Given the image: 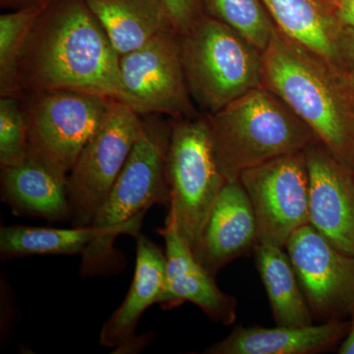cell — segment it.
Wrapping results in <instances>:
<instances>
[{
  "instance_id": "obj_1",
  "label": "cell",
  "mask_w": 354,
  "mask_h": 354,
  "mask_svg": "<svg viewBox=\"0 0 354 354\" xmlns=\"http://www.w3.org/2000/svg\"><path fill=\"white\" fill-rule=\"evenodd\" d=\"M23 97L76 91L118 100L120 55L86 0H53L28 35L18 62Z\"/></svg>"
},
{
  "instance_id": "obj_2",
  "label": "cell",
  "mask_w": 354,
  "mask_h": 354,
  "mask_svg": "<svg viewBox=\"0 0 354 354\" xmlns=\"http://www.w3.org/2000/svg\"><path fill=\"white\" fill-rule=\"evenodd\" d=\"M262 85L342 164L354 171V111L346 73L274 28L262 53Z\"/></svg>"
},
{
  "instance_id": "obj_3",
  "label": "cell",
  "mask_w": 354,
  "mask_h": 354,
  "mask_svg": "<svg viewBox=\"0 0 354 354\" xmlns=\"http://www.w3.org/2000/svg\"><path fill=\"white\" fill-rule=\"evenodd\" d=\"M171 121L144 116L143 129L91 227L99 232L82 253L83 276H95L113 268L120 259L113 248L118 235L136 237L142 220L153 205L169 208L167 156Z\"/></svg>"
},
{
  "instance_id": "obj_4",
  "label": "cell",
  "mask_w": 354,
  "mask_h": 354,
  "mask_svg": "<svg viewBox=\"0 0 354 354\" xmlns=\"http://www.w3.org/2000/svg\"><path fill=\"white\" fill-rule=\"evenodd\" d=\"M206 115L216 162L227 181L318 141L304 121L263 85Z\"/></svg>"
},
{
  "instance_id": "obj_5",
  "label": "cell",
  "mask_w": 354,
  "mask_h": 354,
  "mask_svg": "<svg viewBox=\"0 0 354 354\" xmlns=\"http://www.w3.org/2000/svg\"><path fill=\"white\" fill-rule=\"evenodd\" d=\"M180 36L195 106L213 114L262 85V53L230 26L204 16Z\"/></svg>"
},
{
  "instance_id": "obj_6",
  "label": "cell",
  "mask_w": 354,
  "mask_h": 354,
  "mask_svg": "<svg viewBox=\"0 0 354 354\" xmlns=\"http://www.w3.org/2000/svg\"><path fill=\"white\" fill-rule=\"evenodd\" d=\"M167 156L169 214L179 234L194 248L225 184L216 162L206 114L171 120Z\"/></svg>"
},
{
  "instance_id": "obj_7",
  "label": "cell",
  "mask_w": 354,
  "mask_h": 354,
  "mask_svg": "<svg viewBox=\"0 0 354 354\" xmlns=\"http://www.w3.org/2000/svg\"><path fill=\"white\" fill-rule=\"evenodd\" d=\"M111 100L64 90L25 95L28 158L66 181L84 147L101 127Z\"/></svg>"
},
{
  "instance_id": "obj_8",
  "label": "cell",
  "mask_w": 354,
  "mask_h": 354,
  "mask_svg": "<svg viewBox=\"0 0 354 354\" xmlns=\"http://www.w3.org/2000/svg\"><path fill=\"white\" fill-rule=\"evenodd\" d=\"M143 124L144 116L118 100L109 101L101 127L84 147L67 176L72 227H91L124 167Z\"/></svg>"
},
{
  "instance_id": "obj_9",
  "label": "cell",
  "mask_w": 354,
  "mask_h": 354,
  "mask_svg": "<svg viewBox=\"0 0 354 354\" xmlns=\"http://www.w3.org/2000/svg\"><path fill=\"white\" fill-rule=\"evenodd\" d=\"M120 86L118 101L139 115L179 120L201 113L191 97L176 31L160 32L138 50L120 55Z\"/></svg>"
},
{
  "instance_id": "obj_10",
  "label": "cell",
  "mask_w": 354,
  "mask_h": 354,
  "mask_svg": "<svg viewBox=\"0 0 354 354\" xmlns=\"http://www.w3.org/2000/svg\"><path fill=\"white\" fill-rule=\"evenodd\" d=\"M239 180L252 204L259 244L286 248L309 223V176L305 150L242 172Z\"/></svg>"
},
{
  "instance_id": "obj_11",
  "label": "cell",
  "mask_w": 354,
  "mask_h": 354,
  "mask_svg": "<svg viewBox=\"0 0 354 354\" xmlns=\"http://www.w3.org/2000/svg\"><path fill=\"white\" fill-rule=\"evenodd\" d=\"M313 318L346 320L354 311V256L330 243L310 223L286 246Z\"/></svg>"
},
{
  "instance_id": "obj_12",
  "label": "cell",
  "mask_w": 354,
  "mask_h": 354,
  "mask_svg": "<svg viewBox=\"0 0 354 354\" xmlns=\"http://www.w3.org/2000/svg\"><path fill=\"white\" fill-rule=\"evenodd\" d=\"M309 223L335 248L354 256V171L319 141L305 149Z\"/></svg>"
},
{
  "instance_id": "obj_13",
  "label": "cell",
  "mask_w": 354,
  "mask_h": 354,
  "mask_svg": "<svg viewBox=\"0 0 354 354\" xmlns=\"http://www.w3.org/2000/svg\"><path fill=\"white\" fill-rule=\"evenodd\" d=\"M262 2L277 29L291 41L344 73L348 66H354V32L329 0Z\"/></svg>"
},
{
  "instance_id": "obj_14",
  "label": "cell",
  "mask_w": 354,
  "mask_h": 354,
  "mask_svg": "<svg viewBox=\"0 0 354 354\" xmlns=\"http://www.w3.org/2000/svg\"><path fill=\"white\" fill-rule=\"evenodd\" d=\"M158 232L164 237L167 255V276L158 304L171 309L191 302L211 320L232 325L236 319V299L221 290L215 277L196 259L174 221L167 218Z\"/></svg>"
},
{
  "instance_id": "obj_15",
  "label": "cell",
  "mask_w": 354,
  "mask_h": 354,
  "mask_svg": "<svg viewBox=\"0 0 354 354\" xmlns=\"http://www.w3.org/2000/svg\"><path fill=\"white\" fill-rule=\"evenodd\" d=\"M259 245L252 204L241 180L227 181L193 248L214 277L228 263L255 252Z\"/></svg>"
},
{
  "instance_id": "obj_16",
  "label": "cell",
  "mask_w": 354,
  "mask_h": 354,
  "mask_svg": "<svg viewBox=\"0 0 354 354\" xmlns=\"http://www.w3.org/2000/svg\"><path fill=\"white\" fill-rule=\"evenodd\" d=\"M136 267L127 297L120 308L104 324L100 344L115 348L120 353L138 351L139 344L145 346L135 335L137 326L144 312L151 305L158 304L167 276V255L150 239L138 234Z\"/></svg>"
},
{
  "instance_id": "obj_17",
  "label": "cell",
  "mask_w": 354,
  "mask_h": 354,
  "mask_svg": "<svg viewBox=\"0 0 354 354\" xmlns=\"http://www.w3.org/2000/svg\"><path fill=\"white\" fill-rule=\"evenodd\" d=\"M349 320H333L307 327L237 326L228 337L213 344L209 354H314L341 344Z\"/></svg>"
},
{
  "instance_id": "obj_18",
  "label": "cell",
  "mask_w": 354,
  "mask_h": 354,
  "mask_svg": "<svg viewBox=\"0 0 354 354\" xmlns=\"http://www.w3.org/2000/svg\"><path fill=\"white\" fill-rule=\"evenodd\" d=\"M1 200L16 215L48 221L71 220L66 181L44 165L27 158L14 167H2Z\"/></svg>"
},
{
  "instance_id": "obj_19",
  "label": "cell",
  "mask_w": 354,
  "mask_h": 354,
  "mask_svg": "<svg viewBox=\"0 0 354 354\" xmlns=\"http://www.w3.org/2000/svg\"><path fill=\"white\" fill-rule=\"evenodd\" d=\"M122 55L143 46L160 32L176 31L164 0H86Z\"/></svg>"
},
{
  "instance_id": "obj_20",
  "label": "cell",
  "mask_w": 354,
  "mask_h": 354,
  "mask_svg": "<svg viewBox=\"0 0 354 354\" xmlns=\"http://www.w3.org/2000/svg\"><path fill=\"white\" fill-rule=\"evenodd\" d=\"M256 268L271 305L277 325L307 327L314 324L295 268L283 248L259 244L255 249Z\"/></svg>"
},
{
  "instance_id": "obj_21",
  "label": "cell",
  "mask_w": 354,
  "mask_h": 354,
  "mask_svg": "<svg viewBox=\"0 0 354 354\" xmlns=\"http://www.w3.org/2000/svg\"><path fill=\"white\" fill-rule=\"evenodd\" d=\"M99 235L93 227L48 228L10 225L0 230L2 260L34 255L82 254Z\"/></svg>"
},
{
  "instance_id": "obj_22",
  "label": "cell",
  "mask_w": 354,
  "mask_h": 354,
  "mask_svg": "<svg viewBox=\"0 0 354 354\" xmlns=\"http://www.w3.org/2000/svg\"><path fill=\"white\" fill-rule=\"evenodd\" d=\"M48 3L13 9L0 16V97L23 99L18 62L28 35Z\"/></svg>"
},
{
  "instance_id": "obj_23",
  "label": "cell",
  "mask_w": 354,
  "mask_h": 354,
  "mask_svg": "<svg viewBox=\"0 0 354 354\" xmlns=\"http://www.w3.org/2000/svg\"><path fill=\"white\" fill-rule=\"evenodd\" d=\"M204 10L206 15L239 32L261 53L276 28L262 0H204Z\"/></svg>"
},
{
  "instance_id": "obj_24",
  "label": "cell",
  "mask_w": 354,
  "mask_h": 354,
  "mask_svg": "<svg viewBox=\"0 0 354 354\" xmlns=\"http://www.w3.org/2000/svg\"><path fill=\"white\" fill-rule=\"evenodd\" d=\"M28 158V136L22 99L0 97V167H14Z\"/></svg>"
},
{
  "instance_id": "obj_25",
  "label": "cell",
  "mask_w": 354,
  "mask_h": 354,
  "mask_svg": "<svg viewBox=\"0 0 354 354\" xmlns=\"http://www.w3.org/2000/svg\"><path fill=\"white\" fill-rule=\"evenodd\" d=\"M179 35L187 32L205 15L204 0H164Z\"/></svg>"
},
{
  "instance_id": "obj_26",
  "label": "cell",
  "mask_w": 354,
  "mask_h": 354,
  "mask_svg": "<svg viewBox=\"0 0 354 354\" xmlns=\"http://www.w3.org/2000/svg\"><path fill=\"white\" fill-rule=\"evenodd\" d=\"M337 6L342 22L354 32V0H337Z\"/></svg>"
},
{
  "instance_id": "obj_27",
  "label": "cell",
  "mask_w": 354,
  "mask_h": 354,
  "mask_svg": "<svg viewBox=\"0 0 354 354\" xmlns=\"http://www.w3.org/2000/svg\"><path fill=\"white\" fill-rule=\"evenodd\" d=\"M349 318L351 320L348 335L337 348V353L339 354H354V311Z\"/></svg>"
},
{
  "instance_id": "obj_28",
  "label": "cell",
  "mask_w": 354,
  "mask_h": 354,
  "mask_svg": "<svg viewBox=\"0 0 354 354\" xmlns=\"http://www.w3.org/2000/svg\"><path fill=\"white\" fill-rule=\"evenodd\" d=\"M53 0H0V6L6 9H17L34 4L48 3Z\"/></svg>"
}]
</instances>
